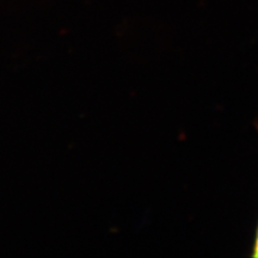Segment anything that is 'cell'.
Segmentation results:
<instances>
[{
  "mask_svg": "<svg viewBox=\"0 0 258 258\" xmlns=\"http://www.w3.org/2000/svg\"><path fill=\"white\" fill-rule=\"evenodd\" d=\"M254 256L258 257V235H257V241H256V246H254Z\"/></svg>",
  "mask_w": 258,
  "mask_h": 258,
  "instance_id": "6da1fadb",
  "label": "cell"
}]
</instances>
